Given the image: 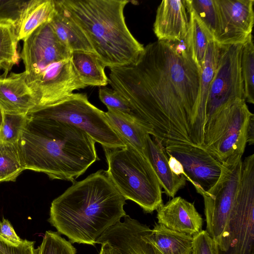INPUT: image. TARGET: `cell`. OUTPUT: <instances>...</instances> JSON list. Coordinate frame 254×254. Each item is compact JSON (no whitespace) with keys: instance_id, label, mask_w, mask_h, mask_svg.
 Listing matches in <instances>:
<instances>
[{"instance_id":"39","label":"cell","mask_w":254,"mask_h":254,"mask_svg":"<svg viewBox=\"0 0 254 254\" xmlns=\"http://www.w3.org/2000/svg\"><path fill=\"white\" fill-rule=\"evenodd\" d=\"M3 112L0 107V128L3 121Z\"/></svg>"},{"instance_id":"36","label":"cell","mask_w":254,"mask_h":254,"mask_svg":"<svg viewBox=\"0 0 254 254\" xmlns=\"http://www.w3.org/2000/svg\"><path fill=\"white\" fill-rule=\"evenodd\" d=\"M0 235L13 244H18L23 241L17 236L10 222L4 218L0 221Z\"/></svg>"},{"instance_id":"28","label":"cell","mask_w":254,"mask_h":254,"mask_svg":"<svg viewBox=\"0 0 254 254\" xmlns=\"http://www.w3.org/2000/svg\"><path fill=\"white\" fill-rule=\"evenodd\" d=\"M241 73L244 84L245 100L254 104V46L252 34L243 44Z\"/></svg>"},{"instance_id":"21","label":"cell","mask_w":254,"mask_h":254,"mask_svg":"<svg viewBox=\"0 0 254 254\" xmlns=\"http://www.w3.org/2000/svg\"><path fill=\"white\" fill-rule=\"evenodd\" d=\"M54 1L55 12L49 23L59 40L71 52L95 54L85 35L69 17L59 0Z\"/></svg>"},{"instance_id":"38","label":"cell","mask_w":254,"mask_h":254,"mask_svg":"<svg viewBox=\"0 0 254 254\" xmlns=\"http://www.w3.org/2000/svg\"><path fill=\"white\" fill-rule=\"evenodd\" d=\"M248 143L250 145L254 143V115L252 117L248 128Z\"/></svg>"},{"instance_id":"27","label":"cell","mask_w":254,"mask_h":254,"mask_svg":"<svg viewBox=\"0 0 254 254\" xmlns=\"http://www.w3.org/2000/svg\"><path fill=\"white\" fill-rule=\"evenodd\" d=\"M24 170L17 143L0 141V182L15 181Z\"/></svg>"},{"instance_id":"22","label":"cell","mask_w":254,"mask_h":254,"mask_svg":"<svg viewBox=\"0 0 254 254\" xmlns=\"http://www.w3.org/2000/svg\"><path fill=\"white\" fill-rule=\"evenodd\" d=\"M218 52V43L215 41L210 42L200 70L197 121L200 130L204 137L206 123V106L210 86L215 73Z\"/></svg>"},{"instance_id":"18","label":"cell","mask_w":254,"mask_h":254,"mask_svg":"<svg viewBox=\"0 0 254 254\" xmlns=\"http://www.w3.org/2000/svg\"><path fill=\"white\" fill-rule=\"evenodd\" d=\"M145 157L151 164L164 192L170 197H175L183 188L187 179L183 175L175 174L171 169L165 148L148 134L145 140Z\"/></svg>"},{"instance_id":"14","label":"cell","mask_w":254,"mask_h":254,"mask_svg":"<svg viewBox=\"0 0 254 254\" xmlns=\"http://www.w3.org/2000/svg\"><path fill=\"white\" fill-rule=\"evenodd\" d=\"M190 0H164L158 6L153 31L158 40L180 41L188 32Z\"/></svg>"},{"instance_id":"6","label":"cell","mask_w":254,"mask_h":254,"mask_svg":"<svg viewBox=\"0 0 254 254\" xmlns=\"http://www.w3.org/2000/svg\"><path fill=\"white\" fill-rule=\"evenodd\" d=\"M107 175L121 194L146 213L163 203L162 187L149 160L127 143L121 148L103 147Z\"/></svg>"},{"instance_id":"33","label":"cell","mask_w":254,"mask_h":254,"mask_svg":"<svg viewBox=\"0 0 254 254\" xmlns=\"http://www.w3.org/2000/svg\"><path fill=\"white\" fill-rule=\"evenodd\" d=\"M98 95L100 101L106 106L107 109L118 110L140 120L132 112L127 102L116 90L106 87H100Z\"/></svg>"},{"instance_id":"4","label":"cell","mask_w":254,"mask_h":254,"mask_svg":"<svg viewBox=\"0 0 254 254\" xmlns=\"http://www.w3.org/2000/svg\"><path fill=\"white\" fill-rule=\"evenodd\" d=\"M85 35L95 54L105 67L135 63L144 47L128 28L124 14L127 0H59Z\"/></svg>"},{"instance_id":"24","label":"cell","mask_w":254,"mask_h":254,"mask_svg":"<svg viewBox=\"0 0 254 254\" xmlns=\"http://www.w3.org/2000/svg\"><path fill=\"white\" fill-rule=\"evenodd\" d=\"M71 61L81 82L87 87H105L108 84V77L105 66L97 56L92 53L73 52Z\"/></svg>"},{"instance_id":"17","label":"cell","mask_w":254,"mask_h":254,"mask_svg":"<svg viewBox=\"0 0 254 254\" xmlns=\"http://www.w3.org/2000/svg\"><path fill=\"white\" fill-rule=\"evenodd\" d=\"M26 72L0 75V107L4 113L28 114L37 107Z\"/></svg>"},{"instance_id":"13","label":"cell","mask_w":254,"mask_h":254,"mask_svg":"<svg viewBox=\"0 0 254 254\" xmlns=\"http://www.w3.org/2000/svg\"><path fill=\"white\" fill-rule=\"evenodd\" d=\"M218 30L215 41L219 45L243 44L254 22V0H215Z\"/></svg>"},{"instance_id":"3","label":"cell","mask_w":254,"mask_h":254,"mask_svg":"<svg viewBox=\"0 0 254 254\" xmlns=\"http://www.w3.org/2000/svg\"><path fill=\"white\" fill-rule=\"evenodd\" d=\"M95 143L86 132L70 124L28 117L17 144L25 170L73 183L99 160Z\"/></svg>"},{"instance_id":"31","label":"cell","mask_w":254,"mask_h":254,"mask_svg":"<svg viewBox=\"0 0 254 254\" xmlns=\"http://www.w3.org/2000/svg\"><path fill=\"white\" fill-rule=\"evenodd\" d=\"M38 254H76L75 248L71 243L61 237L58 232H46Z\"/></svg>"},{"instance_id":"11","label":"cell","mask_w":254,"mask_h":254,"mask_svg":"<svg viewBox=\"0 0 254 254\" xmlns=\"http://www.w3.org/2000/svg\"><path fill=\"white\" fill-rule=\"evenodd\" d=\"M242 46L218 44L217 65L206 106L205 127L229 102L237 99L245 100L241 67Z\"/></svg>"},{"instance_id":"40","label":"cell","mask_w":254,"mask_h":254,"mask_svg":"<svg viewBox=\"0 0 254 254\" xmlns=\"http://www.w3.org/2000/svg\"></svg>"},{"instance_id":"23","label":"cell","mask_w":254,"mask_h":254,"mask_svg":"<svg viewBox=\"0 0 254 254\" xmlns=\"http://www.w3.org/2000/svg\"><path fill=\"white\" fill-rule=\"evenodd\" d=\"M55 12L54 0H29L16 30L18 41H24L40 25L50 22Z\"/></svg>"},{"instance_id":"29","label":"cell","mask_w":254,"mask_h":254,"mask_svg":"<svg viewBox=\"0 0 254 254\" xmlns=\"http://www.w3.org/2000/svg\"><path fill=\"white\" fill-rule=\"evenodd\" d=\"M28 120V114L4 113L0 128V141L17 143Z\"/></svg>"},{"instance_id":"9","label":"cell","mask_w":254,"mask_h":254,"mask_svg":"<svg viewBox=\"0 0 254 254\" xmlns=\"http://www.w3.org/2000/svg\"><path fill=\"white\" fill-rule=\"evenodd\" d=\"M242 159L222 164L216 183L203 193L206 231L215 243V251L224 249L229 235V223L238 194L242 173Z\"/></svg>"},{"instance_id":"8","label":"cell","mask_w":254,"mask_h":254,"mask_svg":"<svg viewBox=\"0 0 254 254\" xmlns=\"http://www.w3.org/2000/svg\"><path fill=\"white\" fill-rule=\"evenodd\" d=\"M28 116L30 118L52 119L75 126L103 147L126 146L109 123L105 112L92 104L86 93H73L58 103L32 111Z\"/></svg>"},{"instance_id":"16","label":"cell","mask_w":254,"mask_h":254,"mask_svg":"<svg viewBox=\"0 0 254 254\" xmlns=\"http://www.w3.org/2000/svg\"><path fill=\"white\" fill-rule=\"evenodd\" d=\"M158 223L181 233L193 236L202 230L203 219L193 203L174 197L157 210Z\"/></svg>"},{"instance_id":"26","label":"cell","mask_w":254,"mask_h":254,"mask_svg":"<svg viewBox=\"0 0 254 254\" xmlns=\"http://www.w3.org/2000/svg\"><path fill=\"white\" fill-rule=\"evenodd\" d=\"M16 29L11 24L0 21V69L6 76L12 67L19 63L18 42Z\"/></svg>"},{"instance_id":"7","label":"cell","mask_w":254,"mask_h":254,"mask_svg":"<svg viewBox=\"0 0 254 254\" xmlns=\"http://www.w3.org/2000/svg\"><path fill=\"white\" fill-rule=\"evenodd\" d=\"M253 116L245 100L237 99L229 102L207 125L202 147L221 164L241 160Z\"/></svg>"},{"instance_id":"30","label":"cell","mask_w":254,"mask_h":254,"mask_svg":"<svg viewBox=\"0 0 254 254\" xmlns=\"http://www.w3.org/2000/svg\"><path fill=\"white\" fill-rule=\"evenodd\" d=\"M190 4L215 40L218 30V16L215 0H190Z\"/></svg>"},{"instance_id":"34","label":"cell","mask_w":254,"mask_h":254,"mask_svg":"<svg viewBox=\"0 0 254 254\" xmlns=\"http://www.w3.org/2000/svg\"><path fill=\"white\" fill-rule=\"evenodd\" d=\"M35 242L23 240L15 244L0 235V254H38V249L34 248Z\"/></svg>"},{"instance_id":"10","label":"cell","mask_w":254,"mask_h":254,"mask_svg":"<svg viewBox=\"0 0 254 254\" xmlns=\"http://www.w3.org/2000/svg\"><path fill=\"white\" fill-rule=\"evenodd\" d=\"M216 254H254V154L242 162L240 186L222 251Z\"/></svg>"},{"instance_id":"32","label":"cell","mask_w":254,"mask_h":254,"mask_svg":"<svg viewBox=\"0 0 254 254\" xmlns=\"http://www.w3.org/2000/svg\"><path fill=\"white\" fill-rule=\"evenodd\" d=\"M29 0H0V21L11 24L16 30Z\"/></svg>"},{"instance_id":"25","label":"cell","mask_w":254,"mask_h":254,"mask_svg":"<svg viewBox=\"0 0 254 254\" xmlns=\"http://www.w3.org/2000/svg\"><path fill=\"white\" fill-rule=\"evenodd\" d=\"M185 40L193 60L201 70L208 45L210 42L215 40L204 23L191 8L189 28Z\"/></svg>"},{"instance_id":"15","label":"cell","mask_w":254,"mask_h":254,"mask_svg":"<svg viewBox=\"0 0 254 254\" xmlns=\"http://www.w3.org/2000/svg\"><path fill=\"white\" fill-rule=\"evenodd\" d=\"M108 229L98 239L96 244L108 241L119 254H154L144 238L147 226L129 216L124 217Z\"/></svg>"},{"instance_id":"12","label":"cell","mask_w":254,"mask_h":254,"mask_svg":"<svg viewBox=\"0 0 254 254\" xmlns=\"http://www.w3.org/2000/svg\"><path fill=\"white\" fill-rule=\"evenodd\" d=\"M167 155L175 158L181 164L184 176L202 195L217 181L222 164L202 147L192 144H176L165 148Z\"/></svg>"},{"instance_id":"35","label":"cell","mask_w":254,"mask_h":254,"mask_svg":"<svg viewBox=\"0 0 254 254\" xmlns=\"http://www.w3.org/2000/svg\"><path fill=\"white\" fill-rule=\"evenodd\" d=\"M191 254H216L215 243L206 230L192 236Z\"/></svg>"},{"instance_id":"1","label":"cell","mask_w":254,"mask_h":254,"mask_svg":"<svg viewBox=\"0 0 254 254\" xmlns=\"http://www.w3.org/2000/svg\"><path fill=\"white\" fill-rule=\"evenodd\" d=\"M109 69L108 84L164 148L203 145L197 121L200 68L185 39L150 43L133 64Z\"/></svg>"},{"instance_id":"19","label":"cell","mask_w":254,"mask_h":254,"mask_svg":"<svg viewBox=\"0 0 254 254\" xmlns=\"http://www.w3.org/2000/svg\"><path fill=\"white\" fill-rule=\"evenodd\" d=\"M105 115L125 144H129L145 157L146 137L148 134L152 135L151 129L137 118L116 110L108 108Z\"/></svg>"},{"instance_id":"37","label":"cell","mask_w":254,"mask_h":254,"mask_svg":"<svg viewBox=\"0 0 254 254\" xmlns=\"http://www.w3.org/2000/svg\"><path fill=\"white\" fill-rule=\"evenodd\" d=\"M99 254H119L118 252L108 241L102 242Z\"/></svg>"},{"instance_id":"5","label":"cell","mask_w":254,"mask_h":254,"mask_svg":"<svg viewBox=\"0 0 254 254\" xmlns=\"http://www.w3.org/2000/svg\"><path fill=\"white\" fill-rule=\"evenodd\" d=\"M71 54L49 22L40 25L23 41L20 56L37 103L33 110L58 103L74 91L86 87L74 69Z\"/></svg>"},{"instance_id":"2","label":"cell","mask_w":254,"mask_h":254,"mask_svg":"<svg viewBox=\"0 0 254 254\" xmlns=\"http://www.w3.org/2000/svg\"><path fill=\"white\" fill-rule=\"evenodd\" d=\"M126 199L100 170L74 182L52 202L50 224L72 243L95 246L108 229L126 216Z\"/></svg>"},{"instance_id":"20","label":"cell","mask_w":254,"mask_h":254,"mask_svg":"<svg viewBox=\"0 0 254 254\" xmlns=\"http://www.w3.org/2000/svg\"><path fill=\"white\" fill-rule=\"evenodd\" d=\"M144 238L154 254H191L192 236L168 229L155 223L150 229L146 226Z\"/></svg>"}]
</instances>
